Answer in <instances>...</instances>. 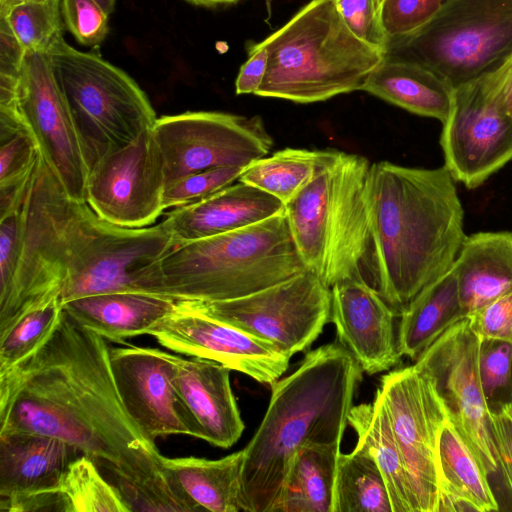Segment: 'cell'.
Segmentation results:
<instances>
[{"label": "cell", "mask_w": 512, "mask_h": 512, "mask_svg": "<svg viewBox=\"0 0 512 512\" xmlns=\"http://www.w3.org/2000/svg\"><path fill=\"white\" fill-rule=\"evenodd\" d=\"M480 338L467 317L455 323L415 361L442 400L450 423L490 476L499 469L492 423L478 372Z\"/></svg>", "instance_id": "13"}, {"label": "cell", "mask_w": 512, "mask_h": 512, "mask_svg": "<svg viewBox=\"0 0 512 512\" xmlns=\"http://www.w3.org/2000/svg\"><path fill=\"white\" fill-rule=\"evenodd\" d=\"M62 312L63 305L58 297L24 316L0 340V370L15 365L35 351L54 331Z\"/></svg>", "instance_id": "36"}, {"label": "cell", "mask_w": 512, "mask_h": 512, "mask_svg": "<svg viewBox=\"0 0 512 512\" xmlns=\"http://www.w3.org/2000/svg\"><path fill=\"white\" fill-rule=\"evenodd\" d=\"M362 90L442 123L451 110L454 92L446 81L422 66L386 59L371 71Z\"/></svg>", "instance_id": "27"}, {"label": "cell", "mask_w": 512, "mask_h": 512, "mask_svg": "<svg viewBox=\"0 0 512 512\" xmlns=\"http://www.w3.org/2000/svg\"><path fill=\"white\" fill-rule=\"evenodd\" d=\"M90 168L157 119L146 93L121 68L98 53L84 52L60 38L48 51Z\"/></svg>", "instance_id": "9"}, {"label": "cell", "mask_w": 512, "mask_h": 512, "mask_svg": "<svg viewBox=\"0 0 512 512\" xmlns=\"http://www.w3.org/2000/svg\"><path fill=\"white\" fill-rule=\"evenodd\" d=\"M190 4L202 7H216L221 5H229L241 0H185Z\"/></svg>", "instance_id": "49"}, {"label": "cell", "mask_w": 512, "mask_h": 512, "mask_svg": "<svg viewBox=\"0 0 512 512\" xmlns=\"http://www.w3.org/2000/svg\"><path fill=\"white\" fill-rule=\"evenodd\" d=\"M161 155L165 188L190 174L267 156L273 140L259 116L188 111L157 118L151 129Z\"/></svg>", "instance_id": "11"}, {"label": "cell", "mask_w": 512, "mask_h": 512, "mask_svg": "<svg viewBox=\"0 0 512 512\" xmlns=\"http://www.w3.org/2000/svg\"><path fill=\"white\" fill-rule=\"evenodd\" d=\"M409 473L419 512H438L437 441L449 420L432 381L415 365L385 374L376 390Z\"/></svg>", "instance_id": "14"}, {"label": "cell", "mask_w": 512, "mask_h": 512, "mask_svg": "<svg viewBox=\"0 0 512 512\" xmlns=\"http://www.w3.org/2000/svg\"><path fill=\"white\" fill-rule=\"evenodd\" d=\"M175 246L162 222L142 228L109 224L99 217L73 252L60 300L132 291L134 274Z\"/></svg>", "instance_id": "17"}, {"label": "cell", "mask_w": 512, "mask_h": 512, "mask_svg": "<svg viewBox=\"0 0 512 512\" xmlns=\"http://www.w3.org/2000/svg\"><path fill=\"white\" fill-rule=\"evenodd\" d=\"M185 303L211 318L271 342L291 358L307 349L330 320L331 288L306 269L239 298Z\"/></svg>", "instance_id": "10"}, {"label": "cell", "mask_w": 512, "mask_h": 512, "mask_svg": "<svg viewBox=\"0 0 512 512\" xmlns=\"http://www.w3.org/2000/svg\"><path fill=\"white\" fill-rule=\"evenodd\" d=\"M512 58V0H444L418 30L389 38L384 59L422 66L453 89Z\"/></svg>", "instance_id": "8"}, {"label": "cell", "mask_w": 512, "mask_h": 512, "mask_svg": "<svg viewBox=\"0 0 512 512\" xmlns=\"http://www.w3.org/2000/svg\"><path fill=\"white\" fill-rule=\"evenodd\" d=\"M26 52L48 53L63 37L61 0H29L0 15Z\"/></svg>", "instance_id": "35"}, {"label": "cell", "mask_w": 512, "mask_h": 512, "mask_svg": "<svg viewBox=\"0 0 512 512\" xmlns=\"http://www.w3.org/2000/svg\"><path fill=\"white\" fill-rule=\"evenodd\" d=\"M106 339L63 308L51 335L0 370V431L64 440L105 470L130 511H197L128 414Z\"/></svg>", "instance_id": "1"}, {"label": "cell", "mask_w": 512, "mask_h": 512, "mask_svg": "<svg viewBox=\"0 0 512 512\" xmlns=\"http://www.w3.org/2000/svg\"><path fill=\"white\" fill-rule=\"evenodd\" d=\"M96 3H98L103 10L110 15L115 10V4L116 0H94Z\"/></svg>", "instance_id": "51"}, {"label": "cell", "mask_w": 512, "mask_h": 512, "mask_svg": "<svg viewBox=\"0 0 512 512\" xmlns=\"http://www.w3.org/2000/svg\"><path fill=\"white\" fill-rule=\"evenodd\" d=\"M384 0H375V7L379 15V10Z\"/></svg>", "instance_id": "53"}, {"label": "cell", "mask_w": 512, "mask_h": 512, "mask_svg": "<svg viewBox=\"0 0 512 512\" xmlns=\"http://www.w3.org/2000/svg\"><path fill=\"white\" fill-rule=\"evenodd\" d=\"M20 213L16 267L0 290V340L28 313L60 298L70 258L98 218L67 194L40 153Z\"/></svg>", "instance_id": "7"}, {"label": "cell", "mask_w": 512, "mask_h": 512, "mask_svg": "<svg viewBox=\"0 0 512 512\" xmlns=\"http://www.w3.org/2000/svg\"><path fill=\"white\" fill-rule=\"evenodd\" d=\"M57 494L60 511L64 512H130L119 490L86 455L70 463Z\"/></svg>", "instance_id": "34"}, {"label": "cell", "mask_w": 512, "mask_h": 512, "mask_svg": "<svg viewBox=\"0 0 512 512\" xmlns=\"http://www.w3.org/2000/svg\"><path fill=\"white\" fill-rule=\"evenodd\" d=\"M452 270L466 317L511 292L512 232H478L466 236Z\"/></svg>", "instance_id": "25"}, {"label": "cell", "mask_w": 512, "mask_h": 512, "mask_svg": "<svg viewBox=\"0 0 512 512\" xmlns=\"http://www.w3.org/2000/svg\"><path fill=\"white\" fill-rule=\"evenodd\" d=\"M478 372L489 412L503 409L512 397V344L480 339Z\"/></svg>", "instance_id": "37"}, {"label": "cell", "mask_w": 512, "mask_h": 512, "mask_svg": "<svg viewBox=\"0 0 512 512\" xmlns=\"http://www.w3.org/2000/svg\"><path fill=\"white\" fill-rule=\"evenodd\" d=\"M306 269L283 209L250 226L175 245L134 274L132 291L183 302L229 300Z\"/></svg>", "instance_id": "4"}, {"label": "cell", "mask_w": 512, "mask_h": 512, "mask_svg": "<svg viewBox=\"0 0 512 512\" xmlns=\"http://www.w3.org/2000/svg\"><path fill=\"white\" fill-rule=\"evenodd\" d=\"M283 209L276 197L238 181L202 200L174 208L162 224L178 245L250 226Z\"/></svg>", "instance_id": "23"}, {"label": "cell", "mask_w": 512, "mask_h": 512, "mask_svg": "<svg viewBox=\"0 0 512 512\" xmlns=\"http://www.w3.org/2000/svg\"><path fill=\"white\" fill-rule=\"evenodd\" d=\"M29 0H0V15L5 14L13 6Z\"/></svg>", "instance_id": "50"}, {"label": "cell", "mask_w": 512, "mask_h": 512, "mask_svg": "<svg viewBox=\"0 0 512 512\" xmlns=\"http://www.w3.org/2000/svg\"><path fill=\"white\" fill-rule=\"evenodd\" d=\"M369 246L363 275L400 315L453 266L466 238L464 210L445 166L370 165Z\"/></svg>", "instance_id": "2"}, {"label": "cell", "mask_w": 512, "mask_h": 512, "mask_svg": "<svg viewBox=\"0 0 512 512\" xmlns=\"http://www.w3.org/2000/svg\"><path fill=\"white\" fill-rule=\"evenodd\" d=\"M62 305L86 329L106 340L125 344L128 339L148 334L176 308L177 301L138 291H113L76 298Z\"/></svg>", "instance_id": "24"}, {"label": "cell", "mask_w": 512, "mask_h": 512, "mask_svg": "<svg viewBox=\"0 0 512 512\" xmlns=\"http://www.w3.org/2000/svg\"><path fill=\"white\" fill-rule=\"evenodd\" d=\"M501 96L504 107L512 119V58L502 67Z\"/></svg>", "instance_id": "48"}, {"label": "cell", "mask_w": 512, "mask_h": 512, "mask_svg": "<svg viewBox=\"0 0 512 512\" xmlns=\"http://www.w3.org/2000/svg\"><path fill=\"white\" fill-rule=\"evenodd\" d=\"M109 359L121 400L149 440L194 437L189 415L172 385V353L126 344L110 347Z\"/></svg>", "instance_id": "19"}, {"label": "cell", "mask_w": 512, "mask_h": 512, "mask_svg": "<svg viewBox=\"0 0 512 512\" xmlns=\"http://www.w3.org/2000/svg\"><path fill=\"white\" fill-rule=\"evenodd\" d=\"M399 317L400 353L416 361L446 330L466 317L452 268L424 288Z\"/></svg>", "instance_id": "29"}, {"label": "cell", "mask_w": 512, "mask_h": 512, "mask_svg": "<svg viewBox=\"0 0 512 512\" xmlns=\"http://www.w3.org/2000/svg\"><path fill=\"white\" fill-rule=\"evenodd\" d=\"M437 468L438 512L499 510L489 476L449 420L438 436Z\"/></svg>", "instance_id": "26"}, {"label": "cell", "mask_w": 512, "mask_h": 512, "mask_svg": "<svg viewBox=\"0 0 512 512\" xmlns=\"http://www.w3.org/2000/svg\"><path fill=\"white\" fill-rule=\"evenodd\" d=\"M244 168L216 167L190 174L165 188L164 209L178 208L202 200L238 181Z\"/></svg>", "instance_id": "39"}, {"label": "cell", "mask_w": 512, "mask_h": 512, "mask_svg": "<svg viewBox=\"0 0 512 512\" xmlns=\"http://www.w3.org/2000/svg\"><path fill=\"white\" fill-rule=\"evenodd\" d=\"M243 449L223 458H168L164 468L198 511L238 512L240 503Z\"/></svg>", "instance_id": "28"}, {"label": "cell", "mask_w": 512, "mask_h": 512, "mask_svg": "<svg viewBox=\"0 0 512 512\" xmlns=\"http://www.w3.org/2000/svg\"><path fill=\"white\" fill-rule=\"evenodd\" d=\"M165 176L151 130L101 157L89 170L85 201L103 221L151 226L165 211Z\"/></svg>", "instance_id": "15"}, {"label": "cell", "mask_w": 512, "mask_h": 512, "mask_svg": "<svg viewBox=\"0 0 512 512\" xmlns=\"http://www.w3.org/2000/svg\"><path fill=\"white\" fill-rule=\"evenodd\" d=\"M323 150L285 148L246 166L238 181L280 200L291 201L313 178Z\"/></svg>", "instance_id": "33"}, {"label": "cell", "mask_w": 512, "mask_h": 512, "mask_svg": "<svg viewBox=\"0 0 512 512\" xmlns=\"http://www.w3.org/2000/svg\"><path fill=\"white\" fill-rule=\"evenodd\" d=\"M396 317L395 310L364 279H346L331 286L330 321L338 342L369 375L400 362Z\"/></svg>", "instance_id": "21"}, {"label": "cell", "mask_w": 512, "mask_h": 512, "mask_svg": "<svg viewBox=\"0 0 512 512\" xmlns=\"http://www.w3.org/2000/svg\"><path fill=\"white\" fill-rule=\"evenodd\" d=\"M348 424L357 434V443L374 456L386 481L392 511L419 512L409 473L380 400L375 396L373 402L352 406Z\"/></svg>", "instance_id": "30"}, {"label": "cell", "mask_w": 512, "mask_h": 512, "mask_svg": "<svg viewBox=\"0 0 512 512\" xmlns=\"http://www.w3.org/2000/svg\"><path fill=\"white\" fill-rule=\"evenodd\" d=\"M267 64V49L260 42L252 44L235 81L236 94H255L264 80Z\"/></svg>", "instance_id": "45"}, {"label": "cell", "mask_w": 512, "mask_h": 512, "mask_svg": "<svg viewBox=\"0 0 512 512\" xmlns=\"http://www.w3.org/2000/svg\"><path fill=\"white\" fill-rule=\"evenodd\" d=\"M370 165L360 155L323 150L311 181L284 205L307 269L330 288L342 280L364 279L370 239L366 200Z\"/></svg>", "instance_id": "6"}, {"label": "cell", "mask_w": 512, "mask_h": 512, "mask_svg": "<svg viewBox=\"0 0 512 512\" xmlns=\"http://www.w3.org/2000/svg\"><path fill=\"white\" fill-rule=\"evenodd\" d=\"M81 455L53 436L0 431V510L60 511L59 485L70 463Z\"/></svg>", "instance_id": "20"}, {"label": "cell", "mask_w": 512, "mask_h": 512, "mask_svg": "<svg viewBox=\"0 0 512 512\" xmlns=\"http://www.w3.org/2000/svg\"><path fill=\"white\" fill-rule=\"evenodd\" d=\"M444 0H384L379 18L387 38L410 34L428 23Z\"/></svg>", "instance_id": "40"}, {"label": "cell", "mask_w": 512, "mask_h": 512, "mask_svg": "<svg viewBox=\"0 0 512 512\" xmlns=\"http://www.w3.org/2000/svg\"><path fill=\"white\" fill-rule=\"evenodd\" d=\"M490 416L499 469L512 495V418L504 409L490 412Z\"/></svg>", "instance_id": "46"}, {"label": "cell", "mask_w": 512, "mask_h": 512, "mask_svg": "<svg viewBox=\"0 0 512 512\" xmlns=\"http://www.w3.org/2000/svg\"><path fill=\"white\" fill-rule=\"evenodd\" d=\"M260 43L268 64L255 95L302 104L362 90L384 59L349 30L336 0L309 1Z\"/></svg>", "instance_id": "5"}, {"label": "cell", "mask_w": 512, "mask_h": 512, "mask_svg": "<svg viewBox=\"0 0 512 512\" xmlns=\"http://www.w3.org/2000/svg\"><path fill=\"white\" fill-rule=\"evenodd\" d=\"M21 209L0 218V290L9 284L18 259Z\"/></svg>", "instance_id": "44"}, {"label": "cell", "mask_w": 512, "mask_h": 512, "mask_svg": "<svg viewBox=\"0 0 512 512\" xmlns=\"http://www.w3.org/2000/svg\"><path fill=\"white\" fill-rule=\"evenodd\" d=\"M17 102L40 155L67 194L86 202L89 173L81 140L66 99L46 53L26 52L19 77Z\"/></svg>", "instance_id": "16"}, {"label": "cell", "mask_w": 512, "mask_h": 512, "mask_svg": "<svg viewBox=\"0 0 512 512\" xmlns=\"http://www.w3.org/2000/svg\"><path fill=\"white\" fill-rule=\"evenodd\" d=\"M362 369L339 343L309 351L271 385L266 413L243 449L242 511L272 512L296 453L308 444L340 446Z\"/></svg>", "instance_id": "3"}, {"label": "cell", "mask_w": 512, "mask_h": 512, "mask_svg": "<svg viewBox=\"0 0 512 512\" xmlns=\"http://www.w3.org/2000/svg\"><path fill=\"white\" fill-rule=\"evenodd\" d=\"M503 409L512 418V397H511L510 401L508 402V404Z\"/></svg>", "instance_id": "52"}, {"label": "cell", "mask_w": 512, "mask_h": 512, "mask_svg": "<svg viewBox=\"0 0 512 512\" xmlns=\"http://www.w3.org/2000/svg\"><path fill=\"white\" fill-rule=\"evenodd\" d=\"M172 385L189 415L194 437L230 448L245 428L230 384L229 367L172 354Z\"/></svg>", "instance_id": "22"}, {"label": "cell", "mask_w": 512, "mask_h": 512, "mask_svg": "<svg viewBox=\"0 0 512 512\" xmlns=\"http://www.w3.org/2000/svg\"><path fill=\"white\" fill-rule=\"evenodd\" d=\"M38 158V145L28 128L0 137V191L26 189Z\"/></svg>", "instance_id": "38"}, {"label": "cell", "mask_w": 512, "mask_h": 512, "mask_svg": "<svg viewBox=\"0 0 512 512\" xmlns=\"http://www.w3.org/2000/svg\"><path fill=\"white\" fill-rule=\"evenodd\" d=\"M502 67L455 88L442 123L444 166L468 189L482 185L512 159V119L501 96Z\"/></svg>", "instance_id": "12"}, {"label": "cell", "mask_w": 512, "mask_h": 512, "mask_svg": "<svg viewBox=\"0 0 512 512\" xmlns=\"http://www.w3.org/2000/svg\"><path fill=\"white\" fill-rule=\"evenodd\" d=\"M26 51L7 22L0 18V74L19 76Z\"/></svg>", "instance_id": "47"}, {"label": "cell", "mask_w": 512, "mask_h": 512, "mask_svg": "<svg viewBox=\"0 0 512 512\" xmlns=\"http://www.w3.org/2000/svg\"><path fill=\"white\" fill-rule=\"evenodd\" d=\"M340 446L308 444L295 455L272 512H333Z\"/></svg>", "instance_id": "31"}, {"label": "cell", "mask_w": 512, "mask_h": 512, "mask_svg": "<svg viewBox=\"0 0 512 512\" xmlns=\"http://www.w3.org/2000/svg\"><path fill=\"white\" fill-rule=\"evenodd\" d=\"M333 512H393L385 478L360 443L338 456Z\"/></svg>", "instance_id": "32"}, {"label": "cell", "mask_w": 512, "mask_h": 512, "mask_svg": "<svg viewBox=\"0 0 512 512\" xmlns=\"http://www.w3.org/2000/svg\"><path fill=\"white\" fill-rule=\"evenodd\" d=\"M147 335L168 350L216 361L263 384L272 385L279 380L290 360L271 342L211 318L180 301Z\"/></svg>", "instance_id": "18"}, {"label": "cell", "mask_w": 512, "mask_h": 512, "mask_svg": "<svg viewBox=\"0 0 512 512\" xmlns=\"http://www.w3.org/2000/svg\"><path fill=\"white\" fill-rule=\"evenodd\" d=\"M480 339H496L512 344V291L467 316Z\"/></svg>", "instance_id": "43"}, {"label": "cell", "mask_w": 512, "mask_h": 512, "mask_svg": "<svg viewBox=\"0 0 512 512\" xmlns=\"http://www.w3.org/2000/svg\"><path fill=\"white\" fill-rule=\"evenodd\" d=\"M349 30L363 42L385 50L388 38L382 28L375 0H336Z\"/></svg>", "instance_id": "42"}, {"label": "cell", "mask_w": 512, "mask_h": 512, "mask_svg": "<svg viewBox=\"0 0 512 512\" xmlns=\"http://www.w3.org/2000/svg\"><path fill=\"white\" fill-rule=\"evenodd\" d=\"M64 25L84 46L97 47L109 32L108 14L94 0H61Z\"/></svg>", "instance_id": "41"}]
</instances>
